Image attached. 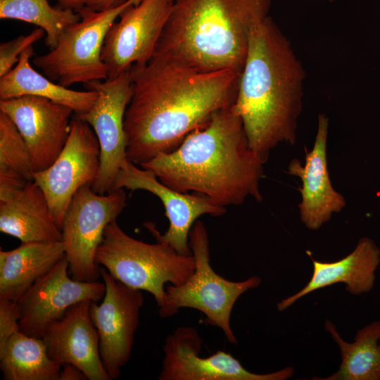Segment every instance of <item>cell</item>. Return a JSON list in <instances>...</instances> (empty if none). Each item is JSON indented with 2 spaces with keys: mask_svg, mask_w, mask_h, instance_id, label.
<instances>
[{
  "mask_svg": "<svg viewBox=\"0 0 380 380\" xmlns=\"http://www.w3.org/2000/svg\"><path fill=\"white\" fill-rule=\"evenodd\" d=\"M124 128L127 160L141 165L177 148L216 111L234 103L240 75L201 72L153 57L132 66Z\"/></svg>",
  "mask_w": 380,
  "mask_h": 380,
  "instance_id": "6da1fadb",
  "label": "cell"
},
{
  "mask_svg": "<svg viewBox=\"0 0 380 380\" xmlns=\"http://www.w3.org/2000/svg\"><path fill=\"white\" fill-rule=\"evenodd\" d=\"M264 163L250 148L243 122L231 107L214 113L175 150L140 165L167 186L194 191L217 205L260 202Z\"/></svg>",
  "mask_w": 380,
  "mask_h": 380,
  "instance_id": "7a4b0ae2",
  "label": "cell"
},
{
  "mask_svg": "<svg viewBox=\"0 0 380 380\" xmlns=\"http://www.w3.org/2000/svg\"><path fill=\"white\" fill-rule=\"evenodd\" d=\"M305 72L289 40L267 16L252 32L236 101L250 148L265 163L281 143L293 145Z\"/></svg>",
  "mask_w": 380,
  "mask_h": 380,
  "instance_id": "3957f363",
  "label": "cell"
},
{
  "mask_svg": "<svg viewBox=\"0 0 380 380\" xmlns=\"http://www.w3.org/2000/svg\"><path fill=\"white\" fill-rule=\"evenodd\" d=\"M271 0H175L153 57L201 72L241 74Z\"/></svg>",
  "mask_w": 380,
  "mask_h": 380,
  "instance_id": "277c9868",
  "label": "cell"
},
{
  "mask_svg": "<svg viewBox=\"0 0 380 380\" xmlns=\"http://www.w3.org/2000/svg\"><path fill=\"white\" fill-rule=\"evenodd\" d=\"M148 243L127 234L115 220L108 224L96 254V263L123 284L153 295L158 307L167 282L184 284L194 272L192 255L178 253L168 244Z\"/></svg>",
  "mask_w": 380,
  "mask_h": 380,
  "instance_id": "5b68a950",
  "label": "cell"
},
{
  "mask_svg": "<svg viewBox=\"0 0 380 380\" xmlns=\"http://www.w3.org/2000/svg\"><path fill=\"white\" fill-rule=\"evenodd\" d=\"M189 242L196 264L194 272L181 285L165 286L159 316L170 317L182 308L197 310L204 315L205 324L220 328L230 343L236 344L230 324L232 310L240 296L260 286L261 279L252 276L232 281L217 274L210 265L209 239L202 221L197 220L193 225Z\"/></svg>",
  "mask_w": 380,
  "mask_h": 380,
  "instance_id": "8992f818",
  "label": "cell"
},
{
  "mask_svg": "<svg viewBox=\"0 0 380 380\" xmlns=\"http://www.w3.org/2000/svg\"><path fill=\"white\" fill-rule=\"evenodd\" d=\"M141 1L127 0L104 11L84 6L76 11L80 20L64 30L53 49L35 57L33 64L49 79L65 87L108 79V68L101 59L108 31L125 9Z\"/></svg>",
  "mask_w": 380,
  "mask_h": 380,
  "instance_id": "52a82bcc",
  "label": "cell"
},
{
  "mask_svg": "<svg viewBox=\"0 0 380 380\" xmlns=\"http://www.w3.org/2000/svg\"><path fill=\"white\" fill-rule=\"evenodd\" d=\"M123 189L100 194L84 185L75 194L61 231L70 277L81 281H97L100 267L96 254L106 226L116 220L126 205Z\"/></svg>",
  "mask_w": 380,
  "mask_h": 380,
  "instance_id": "ba28073f",
  "label": "cell"
},
{
  "mask_svg": "<svg viewBox=\"0 0 380 380\" xmlns=\"http://www.w3.org/2000/svg\"><path fill=\"white\" fill-rule=\"evenodd\" d=\"M132 66L115 77L84 84L98 96L89 110L75 115L90 125L99 143L100 170L91 189L100 194L113 191L115 177L127 160L124 120L132 96Z\"/></svg>",
  "mask_w": 380,
  "mask_h": 380,
  "instance_id": "9c48e42d",
  "label": "cell"
},
{
  "mask_svg": "<svg viewBox=\"0 0 380 380\" xmlns=\"http://www.w3.org/2000/svg\"><path fill=\"white\" fill-rule=\"evenodd\" d=\"M100 157L99 143L92 127L74 114L68 141L59 156L48 168L33 172V180L44 193L61 229L75 194L97 179Z\"/></svg>",
  "mask_w": 380,
  "mask_h": 380,
  "instance_id": "30bf717a",
  "label": "cell"
},
{
  "mask_svg": "<svg viewBox=\"0 0 380 380\" xmlns=\"http://www.w3.org/2000/svg\"><path fill=\"white\" fill-rule=\"evenodd\" d=\"M100 273L106 291L101 303L91 301L90 316L103 365L112 380L120 376L130 358L144 298L141 290L123 284L101 266Z\"/></svg>",
  "mask_w": 380,
  "mask_h": 380,
  "instance_id": "8fae6325",
  "label": "cell"
},
{
  "mask_svg": "<svg viewBox=\"0 0 380 380\" xmlns=\"http://www.w3.org/2000/svg\"><path fill=\"white\" fill-rule=\"evenodd\" d=\"M173 2L141 0L120 14L109 28L101 51L108 78L134 65H145L153 58Z\"/></svg>",
  "mask_w": 380,
  "mask_h": 380,
  "instance_id": "7c38bea8",
  "label": "cell"
},
{
  "mask_svg": "<svg viewBox=\"0 0 380 380\" xmlns=\"http://www.w3.org/2000/svg\"><path fill=\"white\" fill-rule=\"evenodd\" d=\"M124 188L145 190L160 198L169 220L167 230L161 235L153 223H146L145 226L156 241L168 244L185 256L192 255L189 236L196 220L203 215L218 217L227 212L225 207L215 204L204 195L182 193L167 186L151 171L139 168L128 160L118 173L113 186V189Z\"/></svg>",
  "mask_w": 380,
  "mask_h": 380,
  "instance_id": "4fadbf2b",
  "label": "cell"
},
{
  "mask_svg": "<svg viewBox=\"0 0 380 380\" xmlns=\"http://www.w3.org/2000/svg\"><path fill=\"white\" fill-rule=\"evenodd\" d=\"M203 341L196 329L181 327L168 335L160 380H285L294 374L291 366L279 371L256 374L243 367L229 353L218 350L208 357L199 356Z\"/></svg>",
  "mask_w": 380,
  "mask_h": 380,
  "instance_id": "5bb4252c",
  "label": "cell"
},
{
  "mask_svg": "<svg viewBox=\"0 0 380 380\" xmlns=\"http://www.w3.org/2000/svg\"><path fill=\"white\" fill-rule=\"evenodd\" d=\"M69 274L68 260L65 255L18 301L22 333L42 338L49 326L61 319L73 305L85 300L98 302L103 298L106 291L103 281H81Z\"/></svg>",
  "mask_w": 380,
  "mask_h": 380,
  "instance_id": "9a60e30c",
  "label": "cell"
},
{
  "mask_svg": "<svg viewBox=\"0 0 380 380\" xmlns=\"http://www.w3.org/2000/svg\"><path fill=\"white\" fill-rule=\"evenodd\" d=\"M0 111L16 126L29 150L33 172L48 168L64 148L73 110L35 96L0 100Z\"/></svg>",
  "mask_w": 380,
  "mask_h": 380,
  "instance_id": "2e32d148",
  "label": "cell"
},
{
  "mask_svg": "<svg viewBox=\"0 0 380 380\" xmlns=\"http://www.w3.org/2000/svg\"><path fill=\"white\" fill-rule=\"evenodd\" d=\"M328 127V118L319 114L314 146L310 152H306L304 165L293 159L288 167L289 174L302 181L299 189L300 215L302 222L310 230L321 228L334 213L341 212L346 206L343 196L334 189L329 177L327 157Z\"/></svg>",
  "mask_w": 380,
  "mask_h": 380,
  "instance_id": "e0dca14e",
  "label": "cell"
},
{
  "mask_svg": "<svg viewBox=\"0 0 380 380\" xmlns=\"http://www.w3.org/2000/svg\"><path fill=\"white\" fill-rule=\"evenodd\" d=\"M91 301L85 300L69 308L42 338L49 357L57 363L76 366L88 380H111L101 358L99 338L90 316Z\"/></svg>",
  "mask_w": 380,
  "mask_h": 380,
  "instance_id": "ac0fdd59",
  "label": "cell"
},
{
  "mask_svg": "<svg viewBox=\"0 0 380 380\" xmlns=\"http://www.w3.org/2000/svg\"><path fill=\"white\" fill-rule=\"evenodd\" d=\"M310 258L313 265L310 280L300 291L279 302V311H284L314 291L336 283L346 284V291L353 295L370 291L380 263V250L372 239L362 237L349 255L336 262H324Z\"/></svg>",
  "mask_w": 380,
  "mask_h": 380,
  "instance_id": "d6986e66",
  "label": "cell"
},
{
  "mask_svg": "<svg viewBox=\"0 0 380 380\" xmlns=\"http://www.w3.org/2000/svg\"><path fill=\"white\" fill-rule=\"evenodd\" d=\"M0 231L22 243L63 239L45 194L34 180L8 200L0 202Z\"/></svg>",
  "mask_w": 380,
  "mask_h": 380,
  "instance_id": "ffe728a7",
  "label": "cell"
},
{
  "mask_svg": "<svg viewBox=\"0 0 380 380\" xmlns=\"http://www.w3.org/2000/svg\"><path fill=\"white\" fill-rule=\"evenodd\" d=\"M65 255L63 241L23 242L13 250H1L0 298L18 302Z\"/></svg>",
  "mask_w": 380,
  "mask_h": 380,
  "instance_id": "44dd1931",
  "label": "cell"
},
{
  "mask_svg": "<svg viewBox=\"0 0 380 380\" xmlns=\"http://www.w3.org/2000/svg\"><path fill=\"white\" fill-rule=\"evenodd\" d=\"M33 54V46L28 47L13 69L0 77V100L39 96L70 108L75 115L91 108L98 96L96 91H76L55 83L32 67L30 58Z\"/></svg>",
  "mask_w": 380,
  "mask_h": 380,
  "instance_id": "7402d4cb",
  "label": "cell"
},
{
  "mask_svg": "<svg viewBox=\"0 0 380 380\" xmlns=\"http://www.w3.org/2000/svg\"><path fill=\"white\" fill-rule=\"evenodd\" d=\"M325 329L339 347L341 362L331 376L313 379L380 380V320L359 329L352 343L342 339L336 327L328 319Z\"/></svg>",
  "mask_w": 380,
  "mask_h": 380,
  "instance_id": "603a6c76",
  "label": "cell"
},
{
  "mask_svg": "<svg viewBox=\"0 0 380 380\" xmlns=\"http://www.w3.org/2000/svg\"><path fill=\"white\" fill-rule=\"evenodd\" d=\"M61 366L49 357L42 338L20 331L0 348V369L5 380H58Z\"/></svg>",
  "mask_w": 380,
  "mask_h": 380,
  "instance_id": "cb8c5ba5",
  "label": "cell"
},
{
  "mask_svg": "<svg viewBox=\"0 0 380 380\" xmlns=\"http://www.w3.org/2000/svg\"><path fill=\"white\" fill-rule=\"evenodd\" d=\"M0 18L24 21L42 28L45 44L53 49L64 30L80 19L70 8L51 6L48 0H0Z\"/></svg>",
  "mask_w": 380,
  "mask_h": 380,
  "instance_id": "d4e9b609",
  "label": "cell"
},
{
  "mask_svg": "<svg viewBox=\"0 0 380 380\" xmlns=\"http://www.w3.org/2000/svg\"><path fill=\"white\" fill-rule=\"evenodd\" d=\"M33 180L28 148L10 118L0 111V189L12 192Z\"/></svg>",
  "mask_w": 380,
  "mask_h": 380,
  "instance_id": "484cf974",
  "label": "cell"
},
{
  "mask_svg": "<svg viewBox=\"0 0 380 380\" xmlns=\"http://www.w3.org/2000/svg\"><path fill=\"white\" fill-rule=\"evenodd\" d=\"M45 34L37 27L27 35H20L0 44V77L11 71L19 61L20 54Z\"/></svg>",
  "mask_w": 380,
  "mask_h": 380,
  "instance_id": "4316f807",
  "label": "cell"
},
{
  "mask_svg": "<svg viewBox=\"0 0 380 380\" xmlns=\"http://www.w3.org/2000/svg\"><path fill=\"white\" fill-rule=\"evenodd\" d=\"M20 307L17 301L0 298V348L20 331Z\"/></svg>",
  "mask_w": 380,
  "mask_h": 380,
  "instance_id": "83f0119b",
  "label": "cell"
},
{
  "mask_svg": "<svg viewBox=\"0 0 380 380\" xmlns=\"http://www.w3.org/2000/svg\"><path fill=\"white\" fill-rule=\"evenodd\" d=\"M86 374L76 366L65 363L62 365L58 380H87Z\"/></svg>",
  "mask_w": 380,
  "mask_h": 380,
  "instance_id": "f1b7e54d",
  "label": "cell"
},
{
  "mask_svg": "<svg viewBox=\"0 0 380 380\" xmlns=\"http://www.w3.org/2000/svg\"><path fill=\"white\" fill-rule=\"evenodd\" d=\"M127 0H87L86 6L94 11H104L122 5Z\"/></svg>",
  "mask_w": 380,
  "mask_h": 380,
  "instance_id": "f546056e",
  "label": "cell"
},
{
  "mask_svg": "<svg viewBox=\"0 0 380 380\" xmlns=\"http://www.w3.org/2000/svg\"><path fill=\"white\" fill-rule=\"evenodd\" d=\"M59 6L64 8H70L75 11L82 8L86 5L87 0H56Z\"/></svg>",
  "mask_w": 380,
  "mask_h": 380,
  "instance_id": "4dcf8cb0",
  "label": "cell"
},
{
  "mask_svg": "<svg viewBox=\"0 0 380 380\" xmlns=\"http://www.w3.org/2000/svg\"><path fill=\"white\" fill-rule=\"evenodd\" d=\"M172 1H174L175 0H171Z\"/></svg>",
  "mask_w": 380,
  "mask_h": 380,
  "instance_id": "1f68e13d",
  "label": "cell"
}]
</instances>
